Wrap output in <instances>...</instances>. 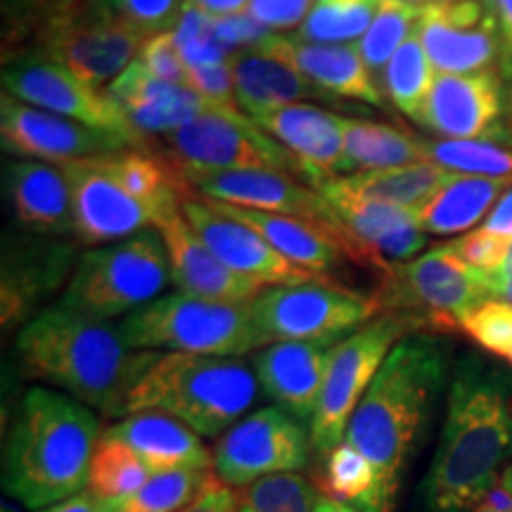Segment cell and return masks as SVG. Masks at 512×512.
Instances as JSON below:
<instances>
[{"mask_svg": "<svg viewBox=\"0 0 512 512\" xmlns=\"http://www.w3.org/2000/svg\"><path fill=\"white\" fill-rule=\"evenodd\" d=\"M214 31L216 38L226 46L230 53H238L242 48L256 46V43L266 41L271 36L264 24H259L249 12H240V15L230 17H214Z\"/></svg>", "mask_w": 512, "mask_h": 512, "instance_id": "f907efd6", "label": "cell"}, {"mask_svg": "<svg viewBox=\"0 0 512 512\" xmlns=\"http://www.w3.org/2000/svg\"><path fill=\"white\" fill-rule=\"evenodd\" d=\"M512 178H486L456 174L430 202L418 209L420 226L427 235H458L475 228L491 214Z\"/></svg>", "mask_w": 512, "mask_h": 512, "instance_id": "f546056e", "label": "cell"}, {"mask_svg": "<svg viewBox=\"0 0 512 512\" xmlns=\"http://www.w3.org/2000/svg\"><path fill=\"white\" fill-rule=\"evenodd\" d=\"M498 22V36H501V81L505 88V112L510 114L512 124V0H489Z\"/></svg>", "mask_w": 512, "mask_h": 512, "instance_id": "816d5d0a", "label": "cell"}, {"mask_svg": "<svg viewBox=\"0 0 512 512\" xmlns=\"http://www.w3.org/2000/svg\"><path fill=\"white\" fill-rule=\"evenodd\" d=\"M496 273H503V275H512V242H510L508 256H505V264L501 266V271H496Z\"/></svg>", "mask_w": 512, "mask_h": 512, "instance_id": "94428289", "label": "cell"}, {"mask_svg": "<svg viewBox=\"0 0 512 512\" xmlns=\"http://www.w3.org/2000/svg\"><path fill=\"white\" fill-rule=\"evenodd\" d=\"M254 121L292 157L297 171L309 176L318 188L337 178L335 174L344 155L347 119L299 102L259 114Z\"/></svg>", "mask_w": 512, "mask_h": 512, "instance_id": "484cf974", "label": "cell"}, {"mask_svg": "<svg viewBox=\"0 0 512 512\" xmlns=\"http://www.w3.org/2000/svg\"><path fill=\"white\" fill-rule=\"evenodd\" d=\"M138 62H143L162 81L176 83V86H185V81H188V64H185L181 50L176 46L174 31L152 36L140 50Z\"/></svg>", "mask_w": 512, "mask_h": 512, "instance_id": "c3c4849f", "label": "cell"}, {"mask_svg": "<svg viewBox=\"0 0 512 512\" xmlns=\"http://www.w3.org/2000/svg\"><path fill=\"white\" fill-rule=\"evenodd\" d=\"M418 323L401 313H387L351 332L332 349L323 394L311 420L313 451L328 458L344 441L349 420L380 373L382 363Z\"/></svg>", "mask_w": 512, "mask_h": 512, "instance_id": "9c48e42d", "label": "cell"}, {"mask_svg": "<svg viewBox=\"0 0 512 512\" xmlns=\"http://www.w3.org/2000/svg\"><path fill=\"white\" fill-rule=\"evenodd\" d=\"M17 358L29 380L74 396L107 418H126L128 396L159 351L126 344L119 325L57 304L19 330Z\"/></svg>", "mask_w": 512, "mask_h": 512, "instance_id": "3957f363", "label": "cell"}, {"mask_svg": "<svg viewBox=\"0 0 512 512\" xmlns=\"http://www.w3.org/2000/svg\"><path fill=\"white\" fill-rule=\"evenodd\" d=\"M155 228L159 238L164 240L166 254H169L171 280H174L178 292L223 304L252 302L261 292V287L240 278L238 273H233L216 259L214 252L197 235V230L185 219L183 207L159 216Z\"/></svg>", "mask_w": 512, "mask_h": 512, "instance_id": "cb8c5ba5", "label": "cell"}, {"mask_svg": "<svg viewBox=\"0 0 512 512\" xmlns=\"http://www.w3.org/2000/svg\"><path fill=\"white\" fill-rule=\"evenodd\" d=\"M403 3H411V5H427V3H434V0H403Z\"/></svg>", "mask_w": 512, "mask_h": 512, "instance_id": "be15d7a7", "label": "cell"}, {"mask_svg": "<svg viewBox=\"0 0 512 512\" xmlns=\"http://www.w3.org/2000/svg\"><path fill=\"white\" fill-rule=\"evenodd\" d=\"M427 162L425 140L375 121L347 119L344 126V155L339 171H380Z\"/></svg>", "mask_w": 512, "mask_h": 512, "instance_id": "d6a6232c", "label": "cell"}, {"mask_svg": "<svg viewBox=\"0 0 512 512\" xmlns=\"http://www.w3.org/2000/svg\"><path fill=\"white\" fill-rule=\"evenodd\" d=\"M188 0H107L102 8L147 36L174 31Z\"/></svg>", "mask_w": 512, "mask_h": 512, "instance_id": "f6af8a7d", "label": "cell"}, {"mask_svg": "<svg viewBox=\"0 0 512 512\" xmlns=\"http://www.w3.org/2000/svg\"><path fill=\"white\" fill-rule=\"evenodd\" d=\"M152 477L155 472L131 448L102 434L91 463V477H88V491L93 496H98L100 501H117V498L136 494Z\"/></svg>", "mask_w": 512, "mask_h": 512, "instance_id": "74e56055", "label": "cell"}, {"mask_svg": "<svg viewBox=\"0 0 512 512\" xmlns=\"http://www.w3.org/2000/svg\"><path fill=\"white\" fill-rule=\"evenodd\" d=\"M185 181L192 190L202 192L204 200L342 228V221L330 202L320 192L304 188L285 171H216V174L188 176Z\"/></svg>", "mask_w": 512, "mask_h": 512, "instance_id": "44dd1931", "label": "cell"}, {"mask_svg": "<svg viewBox=\"0 0 512 512\" xmlns=\"http://www.w3.org/2000/svg\"><path fill=\"white\" fill-rule=\"evenodd\" d=\"M482 228L494 235H501L505 240H512V185L503 192L501 200L491 209V214L486 216Z\"/></svg>", "mask_w": 512, "mask_h": 512, "instance_id": "db71d44e", "label": "cell"}, {"mask_svg": "<svg viewBox=\"0 0 512 512\" xmlns=\"http://www.w3.org/2000/svg\"><path fill=\"white\" fill-rule=\"evenodd\" d=\"M207 202L216 211H221L223 216H228V219L240 221L242 226L252 228L275 252L283 254L294 266L306 268V271L328 275V271H335L347 259L363 264L354 242L349 240L347 230L342 228H330L323 226V223L297 219V216L233 207V204L226 202Z\"/></svg>", "mask_w": 512, "mask_h": 512, "instance_id": "d4e9b609", "label": "cell"}, {"mask_svg": "<svg viewBox=\"0 0 512 512\" xmlns=\"http://www.w3.org/2000/svg\"><path fill=\"white\" fill-rule=\"evenodd\" d=\"M512 240H505L501 235L489 233V230L477 228L470 233L460 235L458 240H453L451 245L456 252L463 256L470 266H475L482 273H496L501 271L505 264V256H508Z\"/></svg>", "mask_w": 512, "mask_h": 512, "instance_id": "7dc6e473", "label": "cell"}, {"mask_svg": "<svg viewBox=\"0 0 512 512\" xmlns=\"http://www.w3.org/2000/svg\"><path fill=\"white\" fill-rule=\"evenodd\" d=\"M484 283L491 299H501V302L512 304V275L484 273Z\"/></svg>", "mask_w": 512, "mask_h": 512, "instance_id": "6f0895ef", "label": "cell"}, {"mask_svg": "<svg viewBox=\"0 0 512 512\" xmlns=\"http://www.w3.org/2000/svg\"><path fill=\"white\" fill-rule=\"evenodd\" d=\"M3 86L5 93L19 102L74 119L79 124L119 133L133 147H147L145 140L128 124L117 102L110 98V93H100L98 88L88 86L86 81L48 57L22 55L5 64Z\"/></svg>", "mask_w": 512, "mask_h": 512, "instance_id": "5bb4252c", "label": "cell"}, {"mask_svg": "<svg viewBox=\"0 0 512 512\" xmlns=\"http://www.w3.org/2000/svg\"><path fill=\"white\" fill-rule=\"evenodd\" d=\"M100 437V418L86 403L50 387L27 389L5 441V494L38 512L79 496Z\"/></svg>", "mask_w": 512, "mask_h": 512, "instance_id": "277c9868", "label": "cell"}, {"mask_svg": "<svg viewBox=\"0 0 512 512\" xmlns=\"http://www.w3.org/2000/svg\"><path fill=\"white\" fill-rule=\"evenodd\" d=\"M313 5V0H249L247 12L273 34L302 27Z\"/></svg>", "mask_w": 512, "mask_h": 512, "instance_id": "681fc988", "label": "cell"}, {"mask_svg": "<svg viewBox=\"0 0 512 512\" xmlns=\"http://www.w3.org/2000/svg\"><path fill=\"white\" fill-rule=\"evenodd\" d=\"M41 512H105V505L98 496H93L91 491H81L79 496L67 498V501L50 505V508Z\"/></svg>", "mask_w": 512, "mask_h": 512, "instance_id": "11a10c76", "label": "cell"}, {"mask_svg": "<svg viewBox=\"0 0 512 512\" xmlns=\"http://www.w3.org/2000/svg\"><path fill=\"white\" fill-rule=\"evenodd\" d=\"M420 12L422 5L403 3V0H380L373 24H370L366 36L356 43L358 53L366 60L370 72H382L387 67L396 50L418 27Z\"/></svg>", "mask_w": 512, "mask_h": 512, "instance_id": "ab89813d", "label": "cell"}, {"mask_svg": "<svg viewBox=\"0 0 512 512\" xmlns=\"http://www.w3.org/2000/svg\"><path fill=\"white\" fill-rule=\"evenodd\" d=\"M325 486L337 501L363 512H375V472L354 446L342 441L325 458Z\"/></svg>", "mask_w": 512, "mask_h": 512, "instance_id": "b9f144b4", "label": "cell"}, {"mask_svg": "<svg viewBox=\"0 0 512 512\" xmlns=\"http://www.w3.org/2000/svg\"><path fill=\"white\" fill-rule=\"evenodd\" d=\"M453 176H456L453 171L441 169V166L432 162H422L411 166H396V169L361 171V174L332 178L325 185H332V188L347 192V195L363 197V200H375L406 209H420Z\"/></svg>", "mask_w": 512, "mask_h": 512, "instance_id": "1f68e13d", "label": "cell"}, {"mask_svg": "<svg viewBox=\"0 0 512 512\" xmlns=\"http://www.w3.org/2000/svg\"><path fill=\"white\" fill-rule=\"evenodd\" d=\"M261 384L242 358L159 354L128 396V415L166 413L204 439L223 437L249 415Z\"/></svg>", "mask_w": 512, "mask_h": 512, "instance_id": "5b68a950", "label": "cell"}, {"mask_svg": "<svg viewBox=\"0 0 512 512\" xmlns=\"http://www.w3.org/2000/svg\"><path fill=\"white\" fill-rule=\"evenodd\" d=\"M505 88L496 72L437 74L418 119L444 140L503 138Z\"/></svg>", "mask_w": 512, "mask_h": 512, "instance_id": "ffe728a7", "label": "cell"}, {"mask_svg": "<svg viewBox=\"0 0 512 512\" xmlns=\"http://www.w3.org/2000/svg\"><path fill=\"white\" fill-rule=\"evenodd\" d=\"M169 280L164 240L152 230H143L124 242L83 254L60 304L86 316L112 320L155 302Z\"/></svg>", "mask_w": 512, "mask_h": 512, "instance_id": "ba28073f", "label": "cell"}, {"mask_svg": "<svg viewBox=\"0 0 512 512\" xmlns=\"http://www.w3.org/2000/svg\"><path fill=\"white\" fill-rule=\"evenodd\" d=\"M107 93L145 143L152 136H169L211 110L190 88L157 79L138 60L112 81Z\"/></svg>", "mask_w": 512, "mask_h": 512, "instance_id": "4316f807", "label": "cell"}, {"mask_svg": "<svg viewBox=\"0 0 512 512\" xmlns=\"http://www.w3.org/2000/svg\"><path fill=\"white\" fill-rule=\"evenodd\" d=\"M347 230L358 256L366 266L387 271L392 264H406L427 245V233L420 226L418 209L394 207L375 200L347 195L332 185L318 190Z\"/></svg>", "mask_w": 512, "mask_h": 512, "instance_id": "d6986e66", "label": "cell"}, {"mask_svg": "<svg viewBox=\"0 0 512 512\" xmlns=\"http://www.w3.org/2000/svg\"><path fill=\"white\" fill-rule=\"evenodd\" d=\"M252 318L266 344L344 339L382 311L375 297L337 283L266 287L249 302Z\"/></svg>", "mask_w": 512, "mask_h": 512, "instance_id": "30bf717a", "label": "cell"}, {"mask_svg": "<svg viewBox=\"0 0 512 512\" xmlns=\"http://www.w3.org/2000/svg\"><path fill=\"white\" fill-rule=\"evenodd\" d=\"M102 434L131 448L155 475L174 470H214V453L204 446L200 434L166 413H131Z\"/></svg>", "mask_w": 512, "mask_h": 512, "instance_id": "83f0119b", "label": "cell"}, {"mask_svg": "<svg viewBox=\"0 0 512 512\" xmlns=\"http://www.w3.org/2000/svg\"><path fill=\"white\" fill-rule=\"evenodd\" d=\"M69 266V247H48L43 252L5 259L3 266V325L22 323L29 311L55 290Z\"/></svg>", "mask_w": 512, "mask_h": 512, "instance_id": "836d02e7", "label": "cell"}, {"mask_svg": "<svg viewBox=\"0 0 512 512\" xmlns=\"http://www.w3.org/2000/svg\"><path fill=\"white\" fill-rule=\"evenodd\" d=\"M427 147V162L441 166L463 176H486V178H512V152L494 140H437Z\"/></svg>", "mask_w": 512, "mask_h": 512, "instance_id": "f35d334b", "label": "cell"}, {"mask_svg": "<svg viewBox=\"0 0 512 512\" xmlns=\"http://www.w3.org/2000/svg\"><path fill=\"white\" fill-rule=\"evenodd\" d=\"M5 192L22 228L46 235L74 230L72 188L60 166L24 159L5 169Z\"/></svg>", "mask_w": 512, "mask_h": 512, "instance_id": "f1b7e54d", "label": "cell"}, {"mask_svg": "<svg viewBox=\"0 0 512 512\" xmlns=\"http://www.w3.org/2000/svg\"><path fill=\"white\" fill-rule=\"evenodd\" d=\"M95 3H98V5H105V3H107V0H95Z\"/></svg>", "mask_w": 512, "mask_h": 512, "instance_id": "e7e4bbea", "label": "cell"}, {"mask_svg": "<svg viewBox=\"0 0 512 512\" xmlns=\"http://www.w3.org/2000/svg\"><path fill=\"white\" fill-rule=\"evenodd\" d=\"M475 512H512V503L503 505V508H484V510H475Z\"/></svg>", "mask_w": 512, "mask_h": 512, "instance_id": "6125c7cd", "label": "cell"}, {"mask_svg": "<svg viewBox=\"0 0 512 512\" xmlns=\"http://www.w3.org/2000/svg\"><path fill=\"white\" fill-rule=\"evenodd\" d=\"M181 512H240L238 510V494L230 486H219V489L209 491L200 501H195Z\"/></svg>", "mask_w": 512, "mask_h": 512, "instance_id": "f5cc1de1", "label": "cell"}, {"mask_svg": "<svg viewBox=\"0 0 512 512\" xmlns=\"http://www.w3.org/2000/svg\"><path fill=\"white\" fill-rule=\"evenodd\" d=\"M434 79V64L422 48L418 34L408 36V41L396 50L392 60L387 62L382 72L384 91L396 110L411 117L418 124L422 107H425L427 95H430Z\"/></svg>", "mask_w": 512, "mask_h": 512, "instance_id": "d590c367", "label": "cell"}, {"mask_svg": "<svg viewBox=\"0 0 512 512\" xmlns=\"http://www.w3.org/2000/svg\"><path fill=\"white\" fill-rule=\"evenodd\" d=\"M185 88H190L197 98H202L211 110L228 112V114H240L238 98H235V79H233V67L228 62L214 64V67H200V69H188V81ZM245 114V112H242Z\"/></svg>", "mask_w": 512, "mask_h": 512, "instance_id": "bcb514c9", "label": "cell"}, {"mask_svg": "<svg viewBox=\"0 0 512 512\" xmlns=\"http://www.w3.org/2000/svg\"><path fill=\"white\" fill-rule=\"evenodd\" d=\"M0 136H3V147L12 155L48 164L114 155V152L133 147L119 133L36 110L8 93L0 100Z\"/></svg>", "mask_w": 512, "mask_h": 512, "instance_id": "2e32d148", "label": "cell"}, {"mask_svg": "<svg viewBox=\"0 0 512 512\" xmlns=\"http://www.w3.org/2000/svg\"><path fill=\"white\" fill-rule=\"evenodd\" d=\"M380 0H318L299 27L294 41L349 46L358 43L373 24Z\"/></svg>", "mask_w": 512, "mask_h": 512, "instance_id": "8d00e7d4", "label": "cell"}, {"mask_svg": "<svg viewBox=\"0 0 512 512\" xmlns=\"http://www.w3.org/2000/svg\"><path fill=\"white\" fill-rule=\"evenodd\" d=\"M214 472L230 489H245L271 475L302 472L311 463V427L283 408L245 415L214 446Z\"/></svg>", "mask_w": 512, "mask_h": 512, "instance_id": "4fadbf2b", "label": "cell"}, {"mask_svg": "<svg viewBox=\"0 0 512 512\" xmlns=\"http://www.w3.org/2000/svg\"><path fill=\"white\" fill-rule=\"evenodd\" d=\"M384 275V290L375 299L382 309H401V316L413 323L427 318L432 323L460 325L467 313L491 299L484 273L467 264L451 242L406 264H392Z\"/></svg>", "mask_w": 512, "mask_h": 512, "instance_id": "7c38bea8", "label": "cell"}, {"mask_svg": "<svg viewBox=\"0 0 512 512\" xmlns=\"http://www.w3.org/2000/svg\"><path fill=\"white\" fill-rule=\"evenodd\" d=\"M337 342L342 339L273 342L261 347L252 363L261 392L275 406L311 427Z\"/></svg>", "mask_w": 512, "mask_h": 512, "instance_id": "7402d4cb", "label": "cell"}, {"mask_svg": "<svg viewBox=\"0 0 512 512\" xmlns=\"http://www.w3.org/2000/svg\"><path fill=\"white\" fill-rule=\"evenodd\" d=\"M318 489L302 472L271 475L238 491L240 512H318Z\"/></svg>", "mask_w": 512, "mask_h": 512, "instance_id": "60d3db41", "label": "cell"}, {"mask_svg": "<svg viewBox=\"0 0 512 512\" xmlns=\"http://www.w3.org/2000/svg\"><path fill=\"white\" fill-rule=\"evenodd\" d=\"M22 5L27 8L24 31L5 43V50L29 41L34 50L27 55H43L62 64L93 88L117 79L152 38L121 22L95 0H27Z\"/></svg>", "mask_w": 512, "mask_h": 512, "instance_id": "8992f818", "label": "cell"}, {"mask_svg": "<svg viewBox=\"0 0 512 512\" xmlns=\"http://www.w3.org/2000/svg\"><path fill=\"white\" fill-rule=\"evenodd\" d=\"M292 53L318 91H325L339 98L361 100L368 105L382 107L384 95L380 83L373 79L366 60L354 46H323V43H302L292 38Z\"/></svg>", "mask_w": 512, "mask_h": 512, "instance_id": "4dcf8cb0", "label": "cell"}, {"mask_svg": "<svg viewBox=\"0 0 512 512\" xmlns=\"http://www.w3.org/2000/svg\"><path fill=\"white\" fill-rule=\"evenodd\" d=\"M119 330L131 349L162 354L240 358L266 347L249 302H209L185 292H171L128 313Z\"/></svg>", "mask_w": 512, "mask_h": 512, "instance_id": "52a82bcc", "label": "cell"}, {"mask_svg": "<svg viewBox=\"0 0 512 512\" xmlns=\"http://www.w3.org/2000/svg\"><path fill=\"white\" fill-rule=\"evenodd\" d=\"M501 489L512 498V463H510L508 470L503 472V477H501Z\"/></svg>", "mask_w": 512, "mask_h": 512, "instance_id": "91938a15", "label": "cell"}, {"mask_svg": "<svg viewBox=\"0 0 512 512\" xmlns=\"http://www.w3.org/2000/svg\"><path fill=\"white\" fill-rule=\"evenodd\" d=\"M230 67L235 98L249 119L287 105H299L320 93L294 60L292 38L271 34L266 41L233 53Z\"/></svg>", "mask_w": 512, "mask_h": 512, "instance_id": "603a6c76", "label": "cell"}, {"mask_svg": "<svg viewBox=\"0 0 512 512\" xmlns=\"http://www.w3.org/2000/svg\"><path fill=\"white\" fill-rule=\"evenodd\" d=\"M422 48L439 74L491 72L501 57V36L489 0H434L422 5Z\"/></svg>", "mask_w": 512, "mask_h": 512, "instance_id": "9a60e30c", "label": "cell"}, {"mask_svg": "<svg viewBox=\"0 0 512 512\" xmlns=\"http://www.w3.org/2000/svg\"><path fill=\"white\" fill-rule=\"evenodd\" d=\"M451 366L444 337L411 332L382 363L358 408L344 441L375 472V512H394L403 477L418 456Z\"/></svg>", "mask_w": 512, "mask_h": 512, "instance_id": "7a4b0ae2", "label": "cell"}, {"mask_svg": "<svg viewBox=\"0 0 512 512\" xmlns=\"http://www.w3.org/2000/svg\"><path fill=\"white\" fill-rule=\"evenodd\" d=\"M318 512H363L354 508V505L344 503V501H337V498H330V496H323L318 503Z\"/></svg>", "mask_w": 512, "mask_h": 512, "instance_id": "680465c9", "label": "cell"}, {"mask_svg": "<svg viewBox=\"0 0 512 512\" xmlns=\"http://www.w3.org/2000/svg\"><path fill=\"white\" fill-rule=\"evenodd\" d=\"M188 3L204 10L211 17L240 15V12H247L249 8V0H188Z\"/></svg>", "mask_w": 512, "mask_h": 512, "instance_id": "9f6ffc18", "label": "cell"}, {"mask_svg": "<svg viewBox=\"0 0 512 512\" xmlns=\"http://www.w3.org/2000/svg\"><path fill=\"white\" fill-rule=\"evenodd\" d=\"M181 207L185 219L197 230V235L214 252L216 259L261 290L278 285L330 283L328 275H318L302 266H294L283 254L275 252L259 233L242 226L240 221L223 216L195 192H188L183 197Z\"/></svg>", "mask_w": 512, "mask_h": 512, "instance_id": "e0dca14e", "label": "cell"}, {"mask_svg": "<svg viewBox=\"0 0 512 512\" xmlns=\"http://www.w3.org/2000/svg\"><path fill=\"white\" fill-rule=\"evenodd\" d=\"M460 330L489 354L512 366V304L501 299H486L460 320Z\"/></svg>", "mask_w": 512, "mask_h": 512, "instance_id": "ee69618b", "label": "cell"}, {"mask_svg": "<svg viewBox=\"0 0 512 512\" xmlns=\"http://www.w3.org/2000/svg\"><path fill=\"white\" fill-rule=\"evenodd\" d=\"M174 36L188 69L214 67V64L228 62L233 57V53L216 38L214 17L200 8H195L192 3H185L183 15L174 29Z\"/></svg>", "mask_w": 512, "mask_h": 512, "instance_id": "7bdbcfd3", "label": "cell"}, {"mask_svg": "<svg viewBox=\"0 0 512 512\" xmlns=\"http://www.w3.org/2000/svg\"><path fill=\"white\" fill-rule=\"evenodd\" d=\"M219 486L223 482L214 470L157 472L136 494L102 505L105 512H181Z\"/></svg>", "mask_w": 512, "mask_h": 512, "instance_id": "e575fe53", "label": "cell"}, {"mask_svg": "<svg viewBox=\"0 0 512 512\" xmlns=\"http://www.w3.org/2000/svg\"><path fill=\"white\" fill-rule=\"evenodd\" d=\"M162 143L164 159L183 178L216 171H297L283 147L242 112L207 110Z\"/></svg>", "mask_w": 512, "mask_h": 512, "instance_id": "8fae6325", "label": "cell"}, {"mask_svg": "<svg viewBox=\"0 0 512 512\" xmlns=\"http://www.w3.org/2000/svg\"><path fill=\"white\" fill-rule=\"evenodd\" d=\"M512 463V368L475 351L456 361L420 512L475 510Z\"/></svg>", "mask_w": 512, "mask_h": 512, "instance_id": "6da1fadb", "label": "cell"}, {"mask_svg": "<svg viewBox=\"0 0 512 512\" xmlns=\"http://www.w3.org/2000/svg\"><path fill=\"white\" fill-rule=\"evenodd\" d=\"M55 166L64 171L72 188L74 233L83 245L128 240L155 223L150 207L133 200L112 176L105 155Z\"/></svg>", "mask_w": 512, "mask_h": 512, "instance_id": "ac0fdd59", "label": "cell"}]
</instances>
